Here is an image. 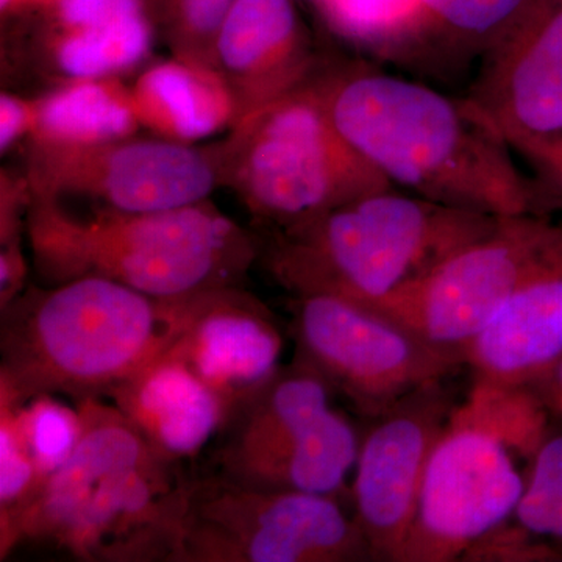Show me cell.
<instances>
[{"label": "cell", "mask_w": 562, "mask_h": 562, "mask_svg": "<svg viewBox=\"0 0 562 562\" xmlns=\"http://www.w3.org/2000/svg\"><path fill=\"white\" fill-rule=\"evenodd\" d=\"M524 483L501 442L449 420L425 469L401 562L461 561L473 543L512 519Z\"/></svg>", "instance_id": "7c38bea8"}, {"label": "cell", "mask_w": 562, "mask_h": 562, "mask_svg": "<svg viewBox=\"0 0 562 562\" xmlns=\"http://www.w3.org/2000/svg\"><path fill=\"white\" fill-rule=\"evenodd\" d=\"M106 398L158 452L180 464L194 461L231 414L224 398L171 351Z\"/></svg>", "instance_id": "ac0fdd59"}, {"label": "cell", "mask_w": 562, "mask_h": 562, "mask_svg": "<svg viewBox=\"0 0 562 562\" xmlns=\"http://www.w3.org/2000/svg\"><path fill=\"white\" fill-rule=\"evenodd\" d=\"M132 101L139 121L177 143L205 138L238 120L235 99L221 74L184 58L147 69Z\"/></svg>", "instance_id": "ffe728a7"}, {"label": "cell", "mask_w": 562, "mask_h": 562, "mask_svg": "<svg viewBox=\"0 0 562 562\" xmlns=\"http://www.w3.org/2000/svg\"><path fill=\"white\" fill-rule=\"evenodd\" d=\"M74 405L79 443L0 532V561L41 546L81 562H172L192 472L158 452L109 398Z\"/></svg>", "instance_id": "7a4b0ae2"}, {"label": "cell", "mask_w": 562, "mask_h": 562, "mask_svg": "<svg viewBox=\"0 0 562 562\" xmlns=\"http://www.w3.org/2000/svg\"><path fill=\"white\" fill-rule=\"evenodd\" d=\"M283 349L271 310L241 288H228L211 292L169 351L217 392L232 414L280 371Z\"/></svg>", "instance_id": "9a60e30c"}, {"label": "cell", "mask_w": 562, "mask_h": 562, "mask_svg": "<svg viewBox=\"0 0 562 562\" xmlns=\"http://www.w3.org/2000/svg\"><path fill=\"white\" fill-rule=\"evenodd\" d=\"M292 306L294 360L319 373L333 394L342 395L371 419L412 392L443 382L462 366L397 322L358 303L306 295L295 297Z\"/></svg>", "instance_id": "9c48e42d"}, {"label": "cell", "mask_w": 562, "mask_h": 562, "mask_svg": "<svg viewBox=\"0 0 562 562\" xmlns=\"http://www.w3.org/2000/svg\"><path fill=\"white\" fill-rule=\"evenodd\" d=\"M562 357V225L501 312L473 339V379L527 384Z\"/></svg>", "instance_id": "e0dca14e"}, {"label": "cell", "mask_w": 562, "mask_h": 562, "mask_svg": "<svg viewBox=\"0 0 562 562\" xmlns=\"http://www.w3.org/2000/svg\"><path fill=\"white\" fill-rule=\"evenodd\" d=\"M550 211L562 209V138L524 151Z\"/></svg>", "instance_id": "f546056e"}, {"label": "cell", "mask_w": 562, "mask_h": 562, "mask_svg": "<svg viewBox=\"0 0 562 562\" xmlns=\"http://www.w3.org/2000/svg\"><path fill=\"white\" fill-rule=\"evenodd\" d=\"M54 65L74 80H103L140 65L151 27L140 0H60Z\"/></svg>", "instance_id": "d6986e66"}, {"label": "cell", "mask_w": 562, "mask_h": 562, "mask_svg": "<svg viewBox=\"0 0 562 562\" xmlns=\"http://www.w3.org/2000/svg\"><path fill=\"white\" fill-rule=\"evenodd\" d=\"M138 121L132 94L103 80H76L36 105L32 127L44 146L94 147L131 138Z\"/></svg>", "instance_id": "44dd1931"}, {"label": "cell", "mask_w": 562, "mask_h": 562, "mask_svg": "<svg viewBox=\"0 0 562 562\" xmlns=\"http://www.w3.org/2000/svg\"><path fill=\"white\" fill-rule=\"evenodd\" d=\"M450 422L491 436L513 457L528 461L553 428L552 416L528 384L480 379H473L468 398L454 406Z\"/></svg>", "instance_id": "7402d4cb"}, {"label": "cell", "mask_w": 562, "mask_h": 562, "mask_svg": "<svg viewBox=\"0 0 562 562\" xmlns=\"http://www.w3.org/2000/svg\"><path fill=\"white\" fill-rule=\"evenodd\" d=\"M33 125V111L27 103L10 94L0 99V146L2 150L9 149L16 143L22 133Z\"/></svg>", "instance_id": "4dcf8cb0"}, {"label": "cell", "mask_w": 562, "mask_h": 562, "mask_svg": "<svg viewBox=\"0 0 562 562\" xmlns=\"http://www.w3.org/2000/svg\"><path fill=\"white\" fill-rule=\"evenodd\" d=\"M235 0H168V24L180 58L214 68V43Z\"/></svg>", "instance_id": "83f0119b"}, {"label": "cell", "mask_w": 562, "mask_h": 562, "mask_svg": "<svg viewBox=\"0 0 562 562\" xmlns=\"http://www.w3.org/2000/svg\"><path fill=\"white\" fill-rule=\"evenodd\" d=\"M38 469L25 443L20 402L0 384V532L9 530L38 494Z\"/></svg>", "instance_id": "cb8c5ba5"}, {"label": "cell", "mask_w": 562, "mask_h": 562, "mask_svg": "<svg viewBox=\"0 0 562 562\" xmlns=\"http://www.w3.org/2000/svg\"><path fill=\"white\" fill-rule=\"evenodd\" d=\"M469 99L520 155L562 138V9L487 54Z\"/></svg>", "instance_id": "5bb4252c"}, {"label": "cell", "mask_w": 562, "mask_h": 562, "mask_svg": "<svg viewBox=\"0 0 562 562\" xmlns=\"http://www.w3.org/2000/svg\"><path fill=\"white\" fill-rule=\"evenodd\" d=\"M333 21L347 35L375 46L382 57L401 58L408 18L417 0H325Z\"/></svg>", "instance_id": "4316f807"}, {"label": "cell", "mask_w": 562, "mask_h": 562, "mask_svg": "<svg viewBox=\"0 0 562 562\" xmlns=\"http://www.w3.org/2000/svg\"><path fill=\"white\" fill-rule=\"evenodd\" d=\"M443 382L406 395L361 439L351 498L373 561L401 562L425 469L457 406Z\"/></svg>", "instance_id": "4fadbf2b"}, {"label": "cell", "mask_w": 562, "mask_h": 562, "mask_svg": "<svg viewBox=\"0 0 562 562\" xmlns=\"http://www.w3.org/2000/svg\"><path fill=\"white\" fill-rule=\"evenodd\" d=\"M319 373L294 360L233 409L213 441L210 471L261 490L339 497L361 439L331 408Z\"/></svg>", "instance_id": "52a82bcc"}, {"label": "cell", "mask_w": 562, "mask_h": 562, "mask_svg": "<svg viewBox=\"0 0 562 562\" xmlns=\"http://www.w3.org/2000/svg\"><path fill=\"white\" fill-rule=\"evenodd\" d=\"M29 243L46 284L81 277L120 281L162 299L239 288L261 244L209 202L154 213H69L32 198Z\"/></svg>", "instance_id": "277c9868"}, {"label": "cell", "mask_w": 562, "mask_h": 562, "mask_svg": "<svg viewBox=\"0 0 562 562\" xmlns=\"http://www.w3.org/2000/svg\"><path fill=\"white\" fill-rule=\"evenodd\" d=\"M210 294L154 297L102 277L29 288L2 308L0 384L20 403L106 398L172 349Z\"/></svg>", "instance_id": "3957f363"}, {"label": "cell", "mask_w": 562, "mask_h": 562, "mask_svg": "<svg viewBox=\"0 0 562 562\" xmlns=\"http://www.w3.org/2000/svg\"><path fill=\"white\" fill-rule=\"evenodd\" d=\"M371 547L338 498L192 473L172 562H361Z\"/></svg>", "instance_id": "ba28073f"}, {"label": "cell", "mask_w": 562, "mask_h": 562, "mask_svg": "<svg viewBox=\"0 0 562 562\" xmlns=\"http://www.w3.org/2000/svg\"><path fill=\"white\" fill-rule=\"evenodd\" d=\"M554 231L543 216L503 217L483 238L366 308L464 366L469 346L535 268Z\"/></svg>", "instance_id": "30bf717a"}, {"label": "cell", "mask_w": 562, "mask_h": 562, "mask_svg": "<svg viewBox=\"0 0 562 562\" xmlns=\"http://www.w3.org/2000/svg\"><path fill=\"white\" fill-rule=\"evenodd\" d=\"M527 384L541 398L553 422L562 424V357Z\"/></svg>", "instance_id": "1f68e13d"}, {"label": "cell", "mask_w": 562, "mask_h": 562, "mask_svg": "<svg viewBox=\"0 0 562 562\" xmlns=\"http://www.w3.org/2000/svg\"><path fill=\"white\" fill-rule=\"evenodd\" d=\"M32 198L83 195L95 210L154 213L205 202L220 183L221 162L171 139H121L94 147L40 144Z\"/></svg>", "instance_id": "8fae6325"}, {"label": "cell", "mask_w": 562, "mask_h": 562, "mask_svg": "<svg viewBox=\"0 0 562 562\" xmlns=\"http://www.w3.org/2000/svg\"><path fill=\"white\" fill-rule=\"evenodd\" d=\"M314 81L339 135L397 190L498 220L550 213L471 99L369 66Z\"/></svg>", "instance_id": "6da1fadb"}, {"label": "cell", "mask_w": 562, "mask_h": 562, "mask_svg": "<svg viewBox=\"0 0 562 562\" xmlns=\"http://www.w3.org/2000/svg\"><path fill=\"white\" fill-rule=\"evenodd\" d=\"M291 0H235L214 43L236 125L305 83L313 68Z\"/></svg>", "instance_id": "2e32d148"}, {"label": "cell", "mask_w": 562, "mask_h": 562, "mask_svg": "<svg viewBox=\"0 0 562 562\" xmlns=\"http://www.w3.org/2000/svg\"><path fill=\"white\" fill-rule=\"evenodd\" d=\"M525 0H417L430 11L454 38L468 47L469 55L486 57L517 31L513 22Z\"/></svg>", "instance_id": "d4e9b609"}, {"label": "cell", "mask_w": 562, "mask_h": 562, "mask_svg": "<svg viewBox=\"0 0 562 562\" xmlns=\"http://www.w3.org/2000/svg\"><path fill=\"white\" fill-rule=\"evenodd\" d=\"M512 519L538 538L562 542V424L532 454Z\"/></svg>", "instance_id": "603a6c76"}, {"label": "cell", "mask_w": 562, "mask_h": 562, "mask_svg": "<svg viewBox=\"0 0 562 562\" xmlns=\"http://www.w3.org/2000/svg\"><path fill=\"white\" fill-rule=\"evenodd\" d=\"M498 222L390 187L272 233L260 257L294 297L331 295L368 306L420 279Z\"/></svg>", "instance_id": "5b68a950"}, {"label": "cell", "mask_w": 562, "mask_h": 562, "mask_svg": "<svg viewBox=\"0 0 562 562\" xmlns=\"http://www.w3.org/2000/svg\"><path fill=\"white\" fill-rule=\"evenodd\" d=\"M561 557L552 547L532 541L530 532L519 525L506 520L473 543L461 561H560Z\"/></svg>", "instance_id": "f1b7e54d"}, {"label": "cell", "mask_w": 562, "mask_h": 562, "mask_svg": "<svg viewBox=\"0 0 562 562\" xmlns=\"http://www.w3.org/2000/svg\"><path fill=\"white\" fill-rule=\"evenodd\" d=\"M20 424L44 484L52 473L69 460L79 443V409L69 408L55 395H36L29 402L20 403Z\"/></svg>", "instance_id": "484cf974"}, {"label": "cell", "mask_w": 562, "mask_h": 562, "mask_svg": "<svg viewBox=\"0 0 562 562\" xmlns=\"http://www.w3.org/2000/svg\"><path fill=\"white\" fill-rule=\"evenodd\" d=\"M236 128L220 157L221 177L239 192L268 235L392 187L336 131L312 79Z\"/></svg>", "instance_id": "8992f818"}]
</instances>
